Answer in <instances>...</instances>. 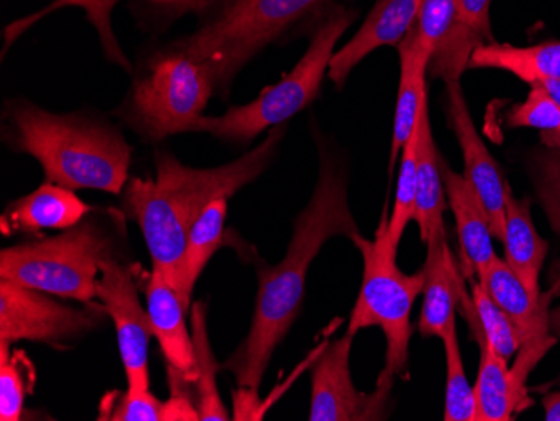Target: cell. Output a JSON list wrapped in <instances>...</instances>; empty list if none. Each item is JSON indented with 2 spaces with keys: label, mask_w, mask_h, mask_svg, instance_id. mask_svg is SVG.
<instances>
[{
  "label": "cell",
  "mask_w": 560,
  "mask_h": 421,
  "mask_svg": "<svg viewBox=\"0 0 560 421\" xmlns=\"http://www.w3.org/2000/svg\"><path fill=\"white\" fill-rule=\"evenodd\" d=\"M319 175L313 197L292 224L288 253L277 266L262 257L252 260L259 291L250 329L237 350L222 364L241 388L259 391L273 353L295 325L304 307L305 282L324 245L335 237L351 241L361 234L349 206L348 172L336 153L319 144Z\"/></svg>",
  "instance_id": "cell-1"
},
{
  "label": "cell",
  "mask_w": 560,
  "mask_h": 421,
  "mask_svg": "<svg viewBox=\"0 0 560 421\" xmlns=\"http://www.w3.org/2000/svg\"><path fill=\"white\" fill-rule=\"evenodd\" d=\"M288 131V122L241 159L215 168H191L168 150L155 152V178L130 177L121 191V212L140 227L151 262L182 300L185 247L198 217L219 198L234 197L266 172ZM184 303V301H182Z\"/></svg>",
  "instance_id": "cell-2"
},
{
  "label": "cell",
  "mask_w": 560,
  "mask_h": 421,
  "mask_svg": "<svg viewBox=\"0 0 560 421\" xmlns=\"http://www.w3.org/2000/svg\"><path fill=\"white\" fill-rule=\"evenodd\" d=\"M2 140L36 159L46 182L71 190L121 195L130 180L133 147L121 127L91 113H52L24 97L8 100Z\"/></svg>",
  "instance_id": "cell-3"
},
{
  "label": "cell",
  "mask_w": 560,
  "mask_h": 421,
  "mask_svg": "<svg viewBox=\"0 0 560 421\" xmlns=\"http://www.w3.org/2000/svg\"><path fill=\"white\" fill-rule=\"evenodd\" d=\"M330 0H222L200 26L166 44L210 69L215 94L226 96L238 72Z\"/></svg>",
  "instance_id": "cell-4"
},
{
  "label": "cell",
  "mask_w": 560,
  "mask_h": 421,
  "mask_svg": "<svg viewBox=\"0 0 560 421\" xmlns=\"http://www.w3.org/2000/svg\"><path fill=\"white\" fill-rule=\"evenodd\" d=\"M125 213L96 210L55 237L22 242L0 253V279L19 282L62 300L88 304L97 300L101 264L118 256V224Z\"/></svg>",
  "instance_id": "cell-5"
},
{
  "label": "cell",
  "mask_w": 560,
  "mask_h": 421,
  "mask_svg": "<svg viewBox=\"0 0 560 421\" xmlns=\"http://www.w3.org/2000/svg\"><path fill=\"white\" fill-rule=\"evenodd\" d=\"M358 12L345 5L327 8L314 27L307 51L279 83L267 86L254 102L232 106L225 115L201 116L195 133L226 143L247 144L264 131L284 125L313 105L320 94L339 39L354 24Z\"/></svg>",
  "instance_id": "cell-6"
},
{
  "label": "cell",
  "mask_w": 560,
  "mask_h": 421,
  "mask_svg": "<svg viewBox=\"0 0 560 421\" xmlns=\"http://www.w3.org/2000/svg\"><path fill=\"white\" fill-rule=\"evenodd\" d=\"M213 96L215 84L210 69L163 46L135 72L130 91L115 116L144 143L155 144L175 135L195 133Z\"/></svg>",
  "instance_id": "cell-7"
},
{
  "label": "cell",
  "mask_w": 560,
  "mask_h": 421,
  "mask_svg": "<svg viewBox=\"0 0 560 421\" xmlns=\"http://www.w3.org/2000/svg\"><path fill=\"white\" fill-rule=\"evenodd\" d=\"M388 213L383 212L373 241L358 234L351 238L363 256V284L348 320L349 335L366 328H380L386 339L385 367L381 373L392 378H408L410 360L411 311L423 294V269L405 274L396 262L398 247L388 235Z\"/></svg>",
  "instance_id": "cell-8"
},
{
  "label": "cell",
  "mask_w": 560,
  "mask_h": 421,
  "mask_svg": "<svg viewBox=\"0 0 560 421\" xmlns=\"http://www.w3.org/2000/svg\"><path fill=\"white\" fill-rule=\"evenodd\" d=\"M37 289L0 279V341H31L68 351L109 319L105 306H68Z\"/></svg>",
  "instance_id": "cell-9"
},
{
  "label": "cell",
  "mask_w": 560,
  "mask_h": 421,
  "mask_svg": "<svg viewBox=\"0 0 560 421\" xmlns=\"http://www.w3.org/2000/svg\"><path fill=\"white\" fill-rule=\"evenodd\" d=\"M354 336L323 346L314 361L311 382V421H370L386 420L392 408L395 378L381 373L373 393L355 389L352 383L351 358Z\"/></svg>",
  "instance_id": "cell-10"
},
{
  "label": "cell",
  "mask_w": 560,
  "mask_h": 421,
  "mask_svg": "<svg viewBox=\"0 0 560 421\" xmlns=\"http://www.w3.org/2000/svg\"><path fill=\"white\" fill-rule=\"evenodd\" d=\"M140 270V264L121 257L106 259L101 264L97 300L115 325L128 388L150 389L148 350L155 331L148 309L141 306Z\"/></svg>",
  "instance_id": "cell-11"
},
{
  "label": "cell",
  "mask_w": 560,
  "mask_h": 421,
  "mask_svg": "<svg viewBox=\"0 0 560 421\" xmlns=\"http://www.w3.org/2000/svg\"><path fill=\"white\" fill-rule=\"evenodd\" d=\"M490 297L511 317L521 338L517 363L511 367L512 383L515 391L525 400V382L530 371L542 360L544 354L552 348L556 339L549 336V304L552 297L540 294L539 300L532 297L514 270L502 257H493L486 274L478 279Z\"/></svg>",
  "instance_id": "cell-12"
},
{
  "label": "cell",
  "mask_w": 560,
  "mask_h": 421,
  "mask_svg": "<svg viewBox=\"0 0 560 421\" xmlns=\"http://www.w3.org/2000/svg\"><path fill=\"white\" fill-rule=\"evenodd\" d=\"M446 116L464 155V177L486 207L492 235L503 241L505 231V185L499 165L490 155L468 109L460 78L446 81Z\"/></svg>",
  "instance_id": "cell-13"
},
{
  "label": "cell",
  "mask_w": 560,
  "mask_h": 421,
  "mask_svg": "<svg viewBox=\"0 0 560 421\" xmlns=\"http://www.w3.org/2000/svg\"><path fill=\"white\" fill-rule=\"evenodd\" d=\"M424 244L427 260L423 266V307L418 329L423 338L443 339L456 329L458 304L467 309L474 301L465 289V278L456 266L445 229L431 232Z\"/></svg>",
  "instance_id": "cell-14"
},
{
  "label": "cell",
  "mask_w": 560,
  "mask_h": 421,
  "mask_svg": "<svg viewBox=\"0 0 560 421\" xmlns=\"http://www.w3.org/2000/svg\"><path fill=\"white\" fill-rule=\"evenodd\" d=\"M423 0H376L360 30L330 59L327 77L342 87L371 52L380 47H398L417 22Z\"/></svg>",
  "instance_id": "cell-15"
},
{
  "label": "cell",
  "mask_w": 560,
  "mask_h": 421,
  "mask_svg": "<svg viewBox=\"0 0 560 421\" xmlns=\"http://www.w3.org/2000/svg\"><path fill=\"white\" fill-rule=\"evenodd\" d=\"M140 291L147 295L151 326L159 339L166 364L180 371L184 378L194 385L197 378L194 336L188 331L187 307L180 295L170 285L162 270H140Z\"/></svg>",
  "instance_id": "cell-16"
},
{
  "label": "cell",
  "mask_w": 560,
  "mask_h": 421,
  "mask_svg": "<svg viewBox=\"0 0 560 421\" xmlns=\"http://www.w3.org/2000/svg\"><path fill=\"white\" fill-rule=\"evenodd\" d=\"M446 200L455 215L456 232L460 238L462 274L467 281L486 274L497 256L492 244V229L486 207L464 175L452 169L445 159L440 160Z\"/></svg>",
  "instance_id": "cell-17"
},
{
  "label": "cell",
  "mask_w": 560,
  "mask_h": 421,
  "mask_svg": "<svg viewBox=\"0 0 560 421\" xmlns=\"http://www.w3.org/2000/svg\"><path fill=\"white\" fill-rule=\"evenodd\" d=\"M94 210L78 197L75 190L44 182L31 194L9 202L0 219V227L4 235L66 231L80 224Z\"/></svg>",
  "instance_id": "cell-18"
},
{
  "label": "cell",
  "mask_w": 560,
  "mask_h": 421,
  "mask_svg": "<svg viewBox=\"0 0 560 421\" xmlns=\"http://www.w3.org/2000/svg\"><path fill=\"white\" fill-rule=\"evenodd\" d=\"M226 198H219L210 203L198 217L185 247L184 266H182V279H184V291H182V301L184 306L190 311L191 297H194L195 284L200 276L203 274L207 264L219 253L222 247H234L242 257H248V262L256 259L254 247L242 241L234 232L226 231Z\"/></svg>",
  "instance_id": "cell-19"
},
{
  "label": "cell",
  "mask_w": 560,
  "mask_h": 421,
  "mask_svg": "<svg viewBox=\"0 0 560 421\" xmlns=\"http://www.w3.org/2000/svg\"><path fill=\"white\" fill-rule=\"evenodd\" d=\"M505 262L532 297H540V270L549 253V244L540 237L532 222L530 202L527 198L517 200L511 185H505Z\"/></svg>",
  "instance_id": "cell-20"
},
{
  "label": "cell",
  "mask_w": 560,
  "mask_h": 421,
  "mask_svg": "<svg viewBox=\"0 0 560 421\" xmlns=\"http://www.w3.org/2000/svg\"><path fill=\"white\" fill-rule=\"evenodd\" d=\"M442 153L436 148L431 131L428 94L421 106L418 121V163H417V198H415V222L420 229L421 241L427 242L428 235L436 229H445L446 191L443 184Z\"/></svg>",
  "instance_id": "cell-21"
},
{
  "label": "cell",
  "mask_w": 560,
  "mask_h": 421,
  "mask_svg": "<svg viewBox=\"0 0 560 421\" xmlns=\"http://www.w3.org/2000/svg\"><path fill=\"white\" fill-rule=\"evenodd\" d=\"M396 49L399 52V84L389 150V177L398 163L402 147L410 140L420 119L421 106L428 94L427 69L431 62V58L423 55L408 36Z\"/></svg>",
  "instance_id": "cell-22"
},
{
  "label": "cell",
  "mask_w": 560,
  "mask_h": 421,
  "mask_svg": "<svg viewBox=\"0 0 560 421\" xmlns=\"http://www.w3.org/2000/svg\"><path fill=\"white\" fill-rule=\"evenodd\" d=\"M468 68L500 69L511 72L527 84L560 80V43L517 47L512 44L490 43L475 47Z\"/></svg>",
  "instance_id": "cell-23"
},
{
  "label": "cell",
  "mask_w": 560,
  "mask_h": 421,
  "mask_svg": "<svg viewBox=\"0 0 560 421\" xmlns=\"http://www.w3.org/2000/svg\"><path fill=\"white\" fill-rule=\"evenodd\" d=\"M119 2L121 0H50L49 4L44 5L39 11L15 19L5 27L2 55L5 56L11 46H14L15 40L24 36L27 31L33 30L37 22L49 17L61 9L80 8L86 14L88 22L96 30L105 58L113 65L125 69L126 72H133V65L122 51L121 44L113 31L112 15Z\"/></svg>",
  "instance_id": "cell-24"
},
{
  "label": "cell",
  "mask_w": 560,
  "mask_h": 421,
  "mask_svg": "<svg viewBox=\"0 0 560 421\" xmlns=\"http://www.w3.org/2000/svg\"><path fill=\"white\" fill-rule=\"evenodd\" d=\"M480 348V370L475 383L477 421H511L518 405L524 404L512 383L509 361L490 348L486 336H477Z\"/></svg>",
  "instance_id": "cell-25"
},
{
  "label": "cell",
  "mask_w": 560,
  "mask_h": 421,
  "mask_svg": "<svg viewBox=\"0 0 560 421\" xmlns=\"http://www.w3.org/2000/svg\"><path fill=\"white\" fill-rule=\"evenodd\" d=\"M191 336H194L195 364H197V378L194 386L198 420H231V414L226 411L217 388V373L222 370V364H219L213 356L209 329H207V304L203 301H197L191 307Z\"/></svg>",
  "instance_id": "cell-26"
},
{
  "label": "cell",
  "mask_w": 560,
  "mask_h": 421,
  "mask_svg": "<svg viewBox=\"0 0 560 421\" xmlns=\"http://www.w3.org/2000/svg\"><path fill=\"white\" fill-rule=\"evenodd\" d=\"M34 386L33 361L22 350L11 353V344L0 341V420H22L25 398L34 391Z\"/></svg>",
  "instance_id": "cell-27"
},
{
  "label": "cell",
  "mask_w": 560,
  "mask_h": 421,
  "mask_svg": "<svg viewBox=\"0 0 560 421\" xmlns=\"http://www.w3.org/2000/svg\"><path fill=\"white\" fill-rule=\"evenodd\" d=\"M446 356L445 421H477V401L474 386L468 383L462 358L458 335L455 331L442 339Z\"/></svg>",
  "instance_id": "cell-28"
},
{
  "label": "cell",
  "mask_w": 560,
  "mask_h": 421,
  "mask_svg": "<svg viewBox=\"0 0 560 421\" xmlns=\"http://www.w3.org/2000/svg\"><path fill=\"white\" fill-rule=\"evenodd\" d=\"M420 121V119H418ZM418 125L410 140L406 141L399 160L398 187L395 206L388 220L389 241L395 247L401 244L406 227L415 220V198H417Z\"/></svg>",
  "instance_id": "cell-29"
},
{
  "label": "cell",
  "mask_w": 560,
  "mask_h": 421,
  "mask_svg": "<svg viewBox=\"0 0 560 421\" xmlns=\"http://www.w3.org/2000/svg\"><path fill=\"white\" fill-rule=\"evenodd\" d=\"M456 17L458 0H423L408 37L423 55L433 59L455 31Z\"/></svg>",
  "instance_id": "cell-30"
},
{
  "label": "cell",
  "mask_w": 560,
  "mask_h": 421,
  "mask_svg": "<svg viewBox=\"0 0 560 421\" xmlns=\"http://www.w3.org/2000/svg\"><path fill=\"white\" fill-rule=\"evenodd\" d=\"M471 301L480 320L481 332L486 336L487 342L497 354L503 360H511L518 348L521 338L511 317L503 313L502 307L490 297L489 292L478 281H470Z\"/></svg>",
  "instance_id": "cell-31"
},
{
  "label": "cell",
  "mask_w": 560,
  "mask_h": 421,
  "mask_svg": "<svg viewBox=\"0 0 560 421\" xmlns=\"http://www.w3.org/2000/svg\"><path fill=\"white\" fill-rule=\"evenodd\" d=\"M135 15L147 30L166 27L188 14L206 17L222 0H131Z\"/></svg>",
  "instance_id": "cell-32"
},
{
  "label": "cell",
  "mask_w": 560,
  "mask_h": 421,
  "mask_svg": "<svg viewBox=\"0 0 560 421\" xmlns=\"http://www.w3.org/2000/svg\"><path fill=\"white\" fill-rule=\"evenodd\" d=\"M97 420L166 421V401L159 400L150 389H126L109 404L103 400Z\"/></svg>",
  "instance_id": "cell-33"
},
{
  "label": "cell",
  "mask_w": 560,
  "mask_h": 421,
  "mask_svg": "<svg viewBox=\"0 0 560 421\" xmlns=\"http://www.w3.org/2000/svg\"><path fill=\"white\" fill-rule=\"evenodd\" d=\"M534 184L550 227L560 235V152L549 150L536 156Z\"/></svg>",
  "instance_id": "cell-34"
},
{
  "label": "cell",
  "mask_w": 560,
  "mask_h": 421,
  "mask_svg": "<svg viewBox=\"0 0 560 421\" xmlns=\"http://www.w3.org/2000/svg\"><path fill=\"white\" fill-rule=\"evenodd\" d=\"M506 125L511 128H536L539 131H552L560 127V108L539 86H530L527 100L512 106L506 115Z\"/></svg>",
  "instance_id": "cell-35"
},
{
  "label": "cell",
  "mask_w": 560,
  "mask_h": 421,
  "mask_svg": "<svg viewBox=\"0 0 560 421\" xmlns=\"http://www.w3.org/2000/svg\"><path fill=\"white\" fill-rule=\"evenodd\" d=\"M493 0H458L456 26L467 31L480 44L497 43L490 22Z\"/></svg>",
  "instance_id": "cell-36"
},
{
  "label": "cell",
  "mask_w": 560,
  "mask_h": 421,
  "mask_svg": "<svg viewBox=\"0 0 560 421\" xmlns=\"http://www.w3.org/2000/svg\"><path fill=\"white\" fill-rule=\"evenodd\" d=\"M542 405L547 421H560V391L547 395L544 398Z\"/></svg>",
  "instance_id": "cell-37"
},
{
  "label": "cell",
  "mask_w": 560,
  "mask_h": 421,
  "mask_svg": "<svg viewBox=\"0 0 560 421\" xmlns=\"http://www.w3.org/2000/svg\"><path fill=\"white\" fill-rule=\"evenodd\" d=\"M532 86H539L540 90L546 91L547 96L560 108V80L539 81V83L532 84Z\"/></svg>",
  "instance_id": "cell-38"
},
{
  "label": "cell",
  "mask_w": 560,
  "mask_h": 421,
  "mask_svg": "<svg viewBox=\"0 0 560 421\" xmlns=\"http://www.w3.org/2000/svg\"><path fill=\"white\" fill-rule=\"evenodd\" d=\"M549 284L550 288L547 294H549L552 300L560 297V259L550 267Z\"/></svg>",
  "instance_id": "cell-39"
},
{
  "label": "cell",
  "mask_w": 560,
  "mask_h": 421,
  "mask_svg": "<svg viewBox=\"0 0 560 421\" xmlns=\"http://www.w3.org/2000/svg\"><path fill=\"white\" fill-rule=\"evenodd\" d=\"M540 143L549 150H559L560 152V127L552 131H540Z\"/></svg>",
  "instance_id": "cell-40"
}]
</instances>
